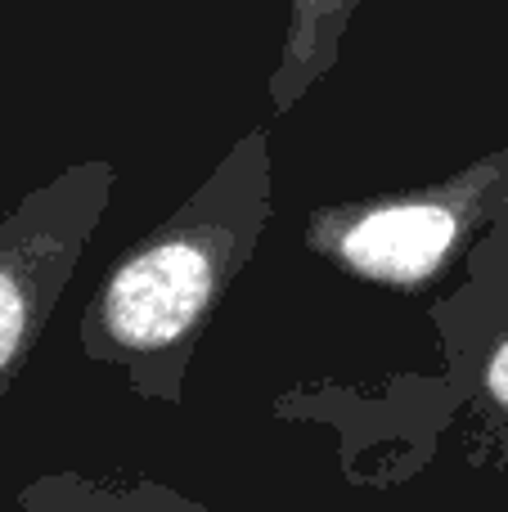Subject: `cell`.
<instances>
[{"label": "cell", "instance_id": "3", "mask_svg": "<svg viewBox=\"0 0 508 512\" xmlns=\"http://www.w3.org/2000/svg\"><path fill=\"white\" fill-rule=\"evenodd\" d=\"M113 185V162H77L0 216V396L32 360Z\"/></svg>", "mask_w": 508, "mask_h": 512}, {"label": "cell", "instance_id": "2", "mask_svg": "<svg viewBox=\"0 0 508 512\" xmlns=\"http://www.w3.org/2000/svg\"><path fill=\"white\" fill-rule=\"evenodd\" d=\"M504 198L508 149H495L437 185L315 207L306 248L351 279L414 292L464 261Z\"/></svg>", "mask_w": 508, "mask_h": 512}, {"label": "cell", "instance_id": "4", "mask_svg": "<svg viewBox=\"0 0 508 512\" xmlns=\"http://www.w3.org/2000/svg\"><path fill=\"white\" fill-rule=\"evenodd\" d=\"M360 0H288V36L270 77L275 113L302 104V95L324 81L338 63V45Z\"/></svg>", "mask_w": 508, "mask_h": 512}, {"label": "cell", "instance_id": "1", "mask_svg": "<svg viewBox=\"0 0 508 512\" xmlns=\"http://www.w3.org/2000/svg\"><path fill=\"white\" fill-rule=\"evenodd\" d=\"M270 216V144L248 131L221 167L135 248L108 265L81 315L90 360L131 373V387L180 405L185 369Z\"/></svg>", "mask_w": 508, "mask_h": 512}, {"label": "cell", "instance_id": "5", "mask_svg": "<svg viewBox=\"0 0 508 512\" xmlns=\"http://www.w3.org/2000/svg\"><path fill=\"white\" fill-rule=\"evenodd\" d=\"M464 261H468V283L437 310L441 324L464 319V328H446L450 342L482 333V328L508 324V198L495 212V221L486 225V234L468 248Z\"/></svg>", "mask_w": 508, "mask_h": 512}, {"label": "cell", "instance_id": "7", "mask_svg": "<svg viewBox=\"0 0 508 512\" xmlns=\"http://www.w3.org/2000/svg\"><path fill=\"white\" fill-rule=\"evenodd\" d=\"M455 355L464 360L468 396L482 418V432L508 454V324L455 337Z\"/></svg>", "mask_w": 508, "mask_h": 512}, {"label": "cell", "instance_id": "6", "mask_svg": "<svg viewBox=\"0 0 508 512\" xmlns=\"http://www.w3.org/2000/svg\"><path fill=\"white\" fill-rule=\"evenodd\" d=\"M27 512H207L176 490H162L153 481L140 486H95L86 477H41L23 490Z\"/></svg>", "mask_w": 508, "mask_h": 512}]
</instances>
